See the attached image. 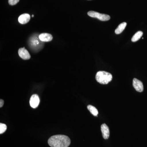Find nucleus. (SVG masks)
<instances>
[{
	"instance_id": "f3484780",
	"label": "nucleus",
	"mask_w": 147,
	"mask_h": 147,
	"mask_svg": "<svg viewBox=\"0 0 147 147\" xmlns=\"http://www.w3.org/2000/svg\"><path fill=\"white\" fill-rule=\"evenodd\" d=\"M32 17H34V15H32Z\"/></svg>"
},
{
	"instance_id": "7ed1b4c3",
	"label": "nucleus",
	"mask_w": 147,
	"mask_h": 147,
	"mask_svg": "<svg viewBox=\"0 0 147 147\" xmlns=\"http://www.w3.org/2000/svg\"><path fill=\"white\" fill-rule=\"evenodd\" d=\"M29 42L31 48L35 51L40 50L43 45V42L40 40L38 35L34 34L31 36Z\"/></svg>"
},
{
	"instance_id": "f8f14e48",
	"label": "nucleus",
	"mask_w": 147,
	"mask_h": 147,
	"mask_svg": "<svg viewBox=\"0 0 147 147\" xmlns=\"http://www.w3.org/2000/svg\"><path fill=\"white\" fill-rule=\"evenodd\" d=\"M143 35V32L142 31H139L137 32L131 38V41L133 42H135L138 41L140 39Z\"/></svg>"
},
{
	"instance_id": "423d86ee",
	"label": "nucleus",
	"mask_w": 147,
	"mask_h": 147,
	"mask_svg": "<svg viewBox=\"0 0 147 147\" xmlns=\"http://www.w3.org/2000/svg\"><path fill=\"white\" fill-rule=\"evenodd\" d=\"M18 53L20 57L23 59L28 60L30 59V55L25 47L20 48L18 50Z\"/></svg>"
},
{
	"instance_id": "9d476101",
	"label": "nucleus",
	"mask_w": 147,
	"mask_h": 147,
	"mask_svg": "<svg viewBox=\"0 0 147 147\" xmlns=\"http://www.w3.org/2000/svg\"><path fill=\"white\" fill-rule=\"evenodd\" d=\"M30 16L28 13H24V14H21L18 17V22L21 24H26L30 21Z\"/></svg>"
},
{
	"instance_id": "1a4fd4ad",
	"label": "nucleus",
	"mask_w": 147,
	"mask_h": 147,
	"mask_svg": "<svg viewBox=\"0 0 147 147\" xmlns=\"http://www.w3.org/2000/svg\"><path fill=\"white\" fill-rule=\"evenodd\" d=\"M39 38L43 42H47L51 41L53 40V37L50 34L43 33L39 35Z\"/></svg>"
},
{
	"instance_id": "6e6552de",
	"label": "nucleus",
	"mask_w": 147,
	"mask_h": 147,
	"mask_svg": "<svg viewBox=\"0 0 147 147\" xmlns=\"http://www.w3.org/2000/svg\"><path fill=\"white\" fill-rule=\"evenodd\" d=\"M101 131L103 138L105 139H108L110 136V130L108 125L105 124H102L101 125Z\"/></svg>"
},
{
	"instance_id": "0eeeda50",
	"label": "nucleus",
	"mask_w": 147,
	"mask_h": 147,
	"mask_svg": "<svg viewBox=\"0 0 147 147\" xmlns=\"http://www.w3.org/2000/svg\"><path fill=\"white\" fill-rule=\"evenodd\" d=\"M40 99L38 95L33 94L30 98V103L31 107L33 108H36L38 106Z\"/></svg>"
},
{
	"instance_id": "ddd939ff",
	"label": "nucleus",
	"mask_w": 147,
	"mask_h": 147,
	"mask_svg": "<svg viewBox=\"0 0 147 147\" xmlns=\"http://www.w3.org/2000/svg\"><path fill=\"white\" fill-rule=\"evenodd\" d=\"M87 108L93 115L95 117L97 116V115H98V111L95 107L92 105H88Z\"/></svg>"
},
{
	"instance_id": "20e7f679",
	"label": "nucleus",
	"mask_w": 147,
	"mask_h": 147,
	"mask_svg": "<svg viewBox=\"0 0 147 147\" xmlns=\"http://www.w3.org/2000/svg\"><path fill=\"white\" fill-rule=\"evenodd\" d=\"M88 15L92 18H97L101 21H108L110 19L109 15L107 14L100 13L96 11H91L88 12Z\"/></svg>"
},
{
	"instance_id": "39448f33",
	"label": "nucleus",
	"mask_w": 147,
	"mask_h": 147,
	"mask_svg": "<svg viewBox=\"0 0 147 147\" xmlns=\"http://www.w3.org/2000/svg\"><path fill=\"white\" fill-rule=\"evenodd\" d=\"M132 84L134 89L137 91L141 92L144 91V85L143 83L138 79L134 78L133 80Z\"/></svg>"
},
{
	"instance_id": "f03ea898",
	"label": "nucleus",
	"mask_w": 147,
	"mask_h": 147,
	"mask_svg": "<svg viewBox=\"0 0 147 147\" xmlns=\"http://www.w3.org/2000/svg\"><path fill=\"white\" fill-rule=\"evenodd\" d=\"M96 79L99 84L105 85L112 81L113 76L112 74L106 71H98L96 75Z\"/></svg>"
},
{
	"instance_id": "9b49d317",
	"label": "nucleus",
	"mask_w": 147,
	"mask_h": 147,
	"mask_svg": "<svg viewBox=\"0 0 147 147\" xmlns=\"http://www.w3.org/2000/svg\"><path fill=\"white\" fill-rule=\"evenodd\" d=\"M127 26L126 22H123L120 24L115 30V33L117 34H120L123 32Z\"/></svg>"
},
{
	"instance_id": "4468645a",
	"label": "nucleus",
	"mask_w": 147,
	"mask_h": 147,
	"mask_svg": "<svg viewBox=\"0 0 147 147\" xmlns=\"http://www.w3.org/2000/svg\"><path fill=\"white\" fill-rule=\"evenodd\" d=\"M7 129V126L3 123H0V134H2L4 133Z\"/></svg>"
},
{
	"instance_id": "2eb2a0df",
	"label": "nucleus",
	"mask_w": 147,
	"mask_h": 147,
	"mask_svg": "<svg viewBox=\"0 0 147 147\" xmlns=\"http://www.w3.org/2000/svg\"><path fill=\"white\" fill-rule=\"evenodd\" d=\"M19 1V0H8V3L11 5H16Z\"/></svg>"
},
{
	"instance_id": "f257e3e1",
	"label": "nucleus",
	"mask_w": 147,
	"mask_h": 147,
	"mask_svg": "<svg viewBox=\"0 0 147 147\" xmlns=\"http://www.w3.org/2000/svg\"><path fill=\"white\" fill-rule=\"evenodd\" d=\"M51 147H68L71 141L67 136L64 135H56L50 137L48 141Z\"/></svg>"
},
{
	"instance_id": "dca6fc26",
	"label": "nucleus",
	"mask_w": 147,
	"mask_h": 147,
	"mask_svg": "<svg viewBox=\"0 0 147 147\" xmlns=\"http://www.w3.org/2000/svg\"><path fill=\"white\" fill-rule=\"evenodd\" d=\"M3 104L4 100H2V99H1V100H0V107H1V108L2 107Z\"/></svg>"
}]
</instances>
